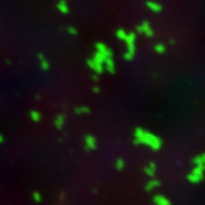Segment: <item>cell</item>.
<instances>
[{
  "label": "cell",
  "mask_w": 205,
  "mask_h": 205,
  "mask_svg": "<svg viewBox=\"0 0 205 205\" xmlns=\"http://www.w3.org/2000/svg\"><path fill=\"white\" fill-rule=\"evenodd\" d=\"M147 5L151 7V9H153V11H155V12H158V11H160V9H161L160 5L156 4V3H147Z\"/></svg>",
  "instance_id": "6da1fadb"
},
{
  "label": "cell",
  "mask_w": 205,
  "mask_h": 205,
  "mask_svg": "<svg viewBox=\"0 0 205 205\" xmlns=\"http://www.w3.org/2000/svg\"><path fill=\"white\" fill-rule=\"evenodd\" d=\"M58 7H59V9H60L61 12H63V13H66L68 9H67V6H66V4H65L64 2H60L58 4Z\"/></svg>",
  "instance_id": "7a4b0ae2"
}]
</instances>
